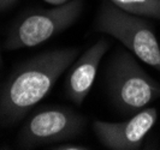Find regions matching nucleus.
<instances>
[{
	"label": "nucleus",
	"mask_w": 160,
	"mask_h": 150,
	"mask_svg": "<svg viewBox=\"0 0 160 150\" xmlns=\"http://www.w3.org/2000/svg\"><path fill=\"white\" fill-rule=\"evenodd\" d=\"M78 48H60L43 52L19 65L2 87L0 120L12 125L23 119L43 100L73 61Z\"/></svg>",
	"instance_id": "obj_1"
},
{
	"label": "nucleus",
	"mask_w": 160,
	"mask_h": 150,
	"mask_svg": "<svg viewBox=\"0 0 160 150\" xmlns=\"http://www.w3.org/2000/svg\"><path fill=\"white\" fill-rule=\"evenodd\" d=\"M96 29L122 42L140 60L160 72V46L151 24L143 17L131 15L104 1L96 17Z\"/></svg>",
	"instance_id": "obj_2"
},
{
	"label": "nucleus",
	"mask_w": 160,
	"mask_h": 150,
	"mask_svg": "<svg viewBox=\"0 0 160 150\" xmlns=\"http://www.w3.org/2000/svg\"><path fill=\"white\" fill-rule=\"evenodd\" d=\"M108 91L116 107L135 114L160 97V84L138 65L128 52L119 51L108 69Z\"/></svg>",
	"instance_id": "obj_3"
},
{
	"label": "nucleus",
	"mask_w": 160,
	"mask_h": 150,
	"mask_svg": "<svg viewBox=\"0 0 160 150\" xmlns=\"http://www.w3.org/2000/svg\"><path fill=\"white\" fill-rule=\"evenodd\" d=\"M84 0H70L49 10H39L21 18L8 34L5 48L15 51L39 46L75 23L83 11Z\"/></svg>",
	"instance_id": "obj_4"
},
{
	"label": "nucleus",
	"mask_w": 160,
	"mask_h": 150,
	"mask_svg": "<svg viewBox=\"0 0 160 150\" xmlns=\"http://www.w3.org/2000/svg\"><path fill=\"white\" fill-rule=\"evenodd\" d=\"M87 120L69 107L52 106L34 112L17 137L19 148L30 149L72 139L82 133Z\"/></svg>",
	"instance_id": "obj_5"
},
{
	"label": "nucleus",
	"mask_w": 160,
	"mask_h": 150,
	"mask_svg": "<svg viewBox=\"0 0 160 150\" xmlns=\"http://www.w3.org/2000/svg\"><path fill=\"white\" fill-rule=\"evenodd\" d=\"M158 119L157 108L149 107L122 123L95 120L93 130L101 144L113 150H135L141 147Z\"/></svg>",
	"instance_id": "obj_6"
},
{
	"label": "nucleus",
	"mask_w": 160,
	"mask_h": 150,
	"mask_svg": "<svg viewBox=\"0 0 160 150\" xmlns=\"http://www.w3.org/2000/svg\"><path fill=\"white\" fill-rule=\"evenodd\" d=\"M110 47L106 40H99L76 59L65 79V91L71 101L81 106L94 84L101 59Z\"/></svg>",
	"instance_id": "obj_7"
},
{
	"label": "nucleus",
	"mask_w": 160,
	"mask_h": 150,
	"mask_svg": "<svg viewBox=\"0 0 160 150\" xmlns=\"http://www.w3.org/2000/svg\"><path fill=\"white\" fill-rule=\"evenodd\" d=\"M131 15L160 19V0H110Z\"/></svg>",
	"instance_id": "obj_8"
},
{
	"label": "nucleus",
	"mask_w": 160,
	"mask_h": 150,
	"mask_svg": "<svg viewBox=\"0 0 160 150\" xmlns=\"http://www.w3.org/2000/svg\"><path fill=\"white\" fill-rule=\"evenodd\" d=\"M52 149L57 150H87L89 149L88 147H84V145H80V144H72V143H66V144H58L52 147Z\"/></svg>",
	"instance_id": "obj_9"
},
{
	"label": "nucleus",
	"mask_w": 160,
	"mask_h": 150,
	"mask_svg": "<svg viewBox=\"0 0 160 150\" xmlns=\"http://www.w3.org/2000/svg\"><path fill=\"white\" fill-rule=\"evenodd\" d=\"M18 0H0V12L11 8Z\"/></svg>",
	"instance_id": "obj_10"
},
{
	"label": "nucleus",
	"mask_w": 160,
	"mask_h": 150,
	"mask_svg": "<svg viewBox=\"0 0 160 150\" xmlns=\"http://www.w3.org/2000/svg\"><path fill=\"white\" fill-rule=\"evenodd\" d=\"M43 1H46V2L53 5V6H59V5H63V4L70 1V0H43Z\"/></svg>",
	"instance_id": "obj_11"
},
{
	"label": "nucleus",
	"mask_w": 160,
	"mask_h": 150,
	"mask_svg": "<svg viewBox=\"0 0 160 150\" xmlns=\"http://www.w3.org/2000/svg\"><path fill=\"white\" fill-rule=\"evenodd\" d=\"M2 66V56H1V52H0V67Z\"/></svg>",
	"instance_id": "obj_12"
}]
</instances>
